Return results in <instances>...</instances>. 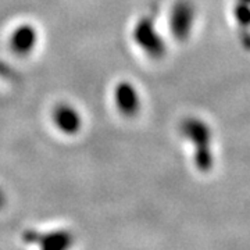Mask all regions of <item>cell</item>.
<instances>
[{"label": "cell", "instance_id": "cell-5", "mask_svg": "<svg viewBox=\"0 0 250 250\" xmlns=\"http://www.w3.org/2000/svg\"><path fill=\"white\" fill-rule=\"evenodd\" d=\"M54 128L65 136H75L82 129V116L80 110L70 103H59L52 110Z\"/></svg>", "mask_w": 250, "mask_h": 250}, {"label": "cell", "instance_id": "cell-6", "mask_svg": "<svg viewBox=\"0 0 250 250\" xmlns=\"http://www.w3.org/2000/svg\"><path fill=\"white\" fill-rule=\"evenodd\" d=\"M38 45V31L31 24H20L9 36L10 50L20 57H25L35 50Z\"/></svg>", "mask_w": 250, "mask_h": 250}, {"label": "cell", "instance_id": "cell-8", "mask_svg": "<svg viewBox=\"0 0 250 250\" xmlns=\"http://www.w3.org/2000/svg\"><path fill=\"white\" fill-rule=\"evenodd\" d=\"M241 3H245V4H250V0H241Z\"/></svg>", "mask_w": 250, "mask_h": 250}, {"label": "cell", "instance_id": "cell-2", "mask_svg": "<svg viewBox=\"0 0 250 250\" xmlns=\"http://www.w3.org/2000/svg\"><path fill=\"white\" fill-rule=\"evenodd\" d=\"M132 38L136 46L150 59H161L167 52L166 41L152 18L143 17L135 25Z\"/></svg>", "mask_w": 250, "mask_h": 250}, {"label": "cell", "instance_id": "cell-1", "mask_svg": "<svg viewBox=\"0 0 250 250\" xmlns=\"http://www.w3.org/2000/svg\"><path fill=\"white\" fill-rule=\"evenodd\" d=\"M181 132L193 147V163L197 170L208 172L214 167L213 129L205 120L189 117L182 121Z\"/></svg>", "mask_w": 250, "mask_h": 250}, {"label": "cell", "instance_id": "cell-7", "mask_svg": "<svg viewBox=\"0 0 250 250\" xmlns=\"http://www.w3.org/2000/svg\"><path fill=\"white\" fill-rule=\"evenodd\" d=\"M235 17L242 27H249L250 25V4L241 3L235 10Z\"/></svg>", "mask_w": 250, "mask_h": 250}, {"label": "cell", "instance_id": "cell-4", "mask_svg": "<svg viewBox=\"0 0 250 250\" xmlns=\"http://www.w3.org/2000/svg\"><path fill=\"white\" fill-rule=\"evenodd\" d=\"M113 102H114V107L117 111L126 118L138 116L142 108L141 93L138 88L129 81L118 82V85L114 88Z\"/></svg>", "mask_w": 250, "mask_h": 250}, {"label": "cell", "instance_id": "cell-3", "mask_svg": "<svg viewBox=\"0 0 250 250\" xmlns=\"http://www.w3.org/2000/svg\"><path fill=\"white\" fill-rule=\"evenodd\" d=\"M196 24V7L190 0H177L170 10V25L171 35L175 41L185 42L192 35L193 28Z\"/></svg>", "mask_w": 250, "mask_h": 250}]
</instances>
